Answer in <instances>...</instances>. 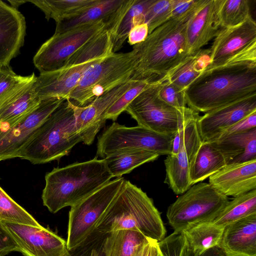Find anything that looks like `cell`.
Segmentation results:
<instances>
[{"mask_svg":"<svg viewBox=\"0 0 256 256\" xmlns=\"http://www.w3.org/2000/svg\"><path fill=\"white\" fill-rule=\"evenodd\" d=\"M184 94L188 108L198 113L256 95V42L222 64L207 68Z\"/></svg>","mask_w":256,"mask_h":256,"instance_id":"obj_1","label":"cell"},{"mask_svg":"<svg viewBox=\"0 0 256 256\" xmlns=\"http://www.w3.org/2000/svg\"><path fill=\"white\" fill-rule=\"evenodd\" d=\"M202 1L187 13L170 18L134 46L138 63L132 79L160 83L191 56L186 52V30Z\"/></svg>","mask_w":256,"mask_h":256,"instance_id":"obj_2","label":"cell"},{"mask_svg":"<svg viewBox=\"0 0 256 256\" xmlns=\"http://www.w3.org/2000/svg\"><path fill=\"white\" fill-rule=\"evenodd\" d=\"M113 178L104 159L74 162L56 168L45 176L42 198L53 214L72 206Z\"/></svg>","mask_w":256,"mask_h":256,"instance_id":"obj_3","label":"cell"},{"mask_svg":"<svg viewBox=\"0 0 256 256\" xmlns=\"http://www.w3.org/2000/svg\"><path fill=\"white\" fill-rule=\"evenodd\" d=\"M120 230L140 232L158 242L166 234L152 200L140 188L125 180L96 231L110 234Z\"/></svg>","mask_w":256,"mask_h":256,"instance_id":"obj_4","label":"cell"},{"mask_svg":"<svg viewBox=\"0 0 256 256\" xmlns=\"http://www.w3.org/2000/svg\"><path fill=\"white\" fill-rule=\"evenodd\" d=\"M81 142L72 102L67 99L39 126L18 158L34 164L48 163L68 155Z\"/></svg>","mask_w":256,"mask_h":256,"instance_id":"obj_5","label":"cell"},{"mask_svg":"<svg viewBox=\"0 0 256 256\" xmlns=\"http://www.w3.org/2000/svg\"><path fill=\"white\" fill-rule=\"evenodd\" d=\"M138 63L133 50L106 56L85 72L68 100L80 106L88 104L97 97L132 79Z\"/></svg>","mask_w":256,"mask_h":256,"instance_id":"obj_6","label":"cell"},{"mask_svg":"<svg viewBox=\"0 0 256 256\" xmlns=\"http://www.w3.org/2000/svg\"><path fill=\"white\" fill-rule=\"evenodd\" d=\"M160 84H152L143 90L125 111L139 126L160 134L175 136L188 120L199 113L187 106L178 109L166 103L159 96Z\"/></svg>","mask_w":256,"mask_h":256,"instance_id":"obj_7","label":"cell"},{"mask_svg":"<svg viewBox=\"0 0 256 256\" xmlns=\"http://www.w3.org/2000/svg\"><path fill=\"white\" fill-rule=\"evenodd\" d=\"M209 183L192 186L168 208L166 218L174 231L182 232L212 221L229 201Z\"/></svg>","mask_w":256,"mask_h":256,"instance_id":"obj_8","label":"cell"},{"mask_svg":"<svg viewBox=\"0 0 256 256\" xmlns=\"http://www.w3.org/2000/svg\"><path fill=\"white\" fill-rule=\"evenodd\" d=\"M124 180L116 178L71 206L66 241L70 252L82 246L96 230Z\"/></svg>","mask_w":256,"mask_h":256,"instance_id":"obj_9","label":"cell"},{"mask_svg":"<svg viewBox=\"0 0 256 256\" xmlns=\"http://www.w3.org/2000/svg\"><path fill=\"white\" fill-rule=\"evenodd\" d=\"M174 136L139 126L127 127L114 122L98 138L96 156L104 159L132 150H148L159 156H168L172 152Z\"/></svg>","mask_w":256,"mask_h":256,"instance_id":"obj_10","label":"cell"},{"mask_svg":"<svg viewBox=\"0 0 256 256\" xmlns=\"http://www.w3.org/2000/svg\"><path fill=\"white\" fill-rule=\"evenodd\" d=\"M106 22L100 20L54 34L44 42L33 58L40 74L64 67L68 59L80 47L102 30Z\"/></svg>","mask_w":256,"mask_h":256,"instance_id":"obj_11","label":"cell"},{"mask_svg":"<svg viewBox=\"0 0 256 256\" xmlns=\"http://www.w3.org/2000/svg\"><path fill=\"white\" fill-rule=\"evenodd\" d=\"M66 100L61 98L42 100L32 111L16 122L0 124V162L19 158L39 126Z\"/></svg>","mask_w":256,"mask_h":256,"instance_id":"obj_12","label":"cell"},{"mask_svg":"<svg viewBox=\"0 0 256 256\" xmlns=\"http://www.w3.org/2000/svg\"><path fill=\"white\" fill-rule=\"evenodd\" d=\"M199 114L188 120L180 130V141L175 154L168 155L164 160V182L176 194H181L192 186L190 170L202 140L198 128Z\"/></svg>","mask_w":256,"mask_h":256,"instance_id":"obj_13","label":"cell"},{"mask_svg":"<svg viewBox=\"0 0 256 256\" xmlns=\"http://www.w3.org/2000/svg\"><path fill=\"white\" fill-rule=\"evenodd\" d=\"M2 222L24 256H72L66 242L49 228Z\"/></svg>","mask_w":256,"mask_h":256,"instance_id":"obj_14","label":"cell"},{"mask_svg":"<svg viewBox=\"0 0 256 256\" xmlns=\"http://www.w3.org/2000/svg\"><path fill=\"white\" fill-rule=\"evenodd\" d=\"M130 79L97 97L88 104L80 106L74 104L76 127L82 142L92 144L106 120L105 114L109 108L136 81Z\"/></svg>","mask_w":256,"mask_h":256,"instance_id":"obj_15","label":"cell"},{"mask_svg":"<svg viewBox=\"0 0 256 256\" xmlns=\"http://www.w3.org/2000/svg\"><path fill=\"white\" fill-rule=\"evenodd\" d=\"M255 42L256 22L252 16L238 26L220 28L209 48L210 64L207 68L222 64Z\"/></svg>","mask_w":256,"mask_h":256,"instance_id":"obj_16","label":"cell"},{"mask_svg":"<svg viewBox=\"0 0 256 256\" xmlns=\"http://www.w3.org/2000/svg\"><path fill=\"white\" fill-rule=\"evenodd\" d=\"M256 111V95L239 100L199 116L198 128L202 142L214 139L222 131Z\"/></svg>","mask_w":256,"mask_h":256,"instance_id":"obj_17","label":"cell"},{"mask_svg":"<svg viewBox=\"0 0 256 256\" xmlns=\"http://www.w3.org/2000/svg\"><path fill=\"white\" fill-rule=\"evenodd\" d=\"M103 58L40 74L34 84L37 96L40 100L51 98L68 99L85 72L91 66Z\"/></svg>","mask_w":256,"mask_h":256,"instance_id":"obj_18","label":"cell"},{"mask_svg":"<svg viewBox=\"0 0 256 256\" xmlns=\"http://www.w3.org/2000/svg\"><path fill=\"white\" fill-rule=\"evenodd\" d=\"M36 76H24L0 96V124H12L32 111L40 100L34 90Z\"/></svg>","mask_w":256,"mask_h":256,"instance_id":"obj_19","label":"cell"},{"mask_svg":"<svg viewBox=\"0 0 256 256\" xmlns=\"http://www.w3.org/2000/svg\"><path fill=\"white\" fill-rule=\"evenodd\" d=\"M208 178L209 184L227 197L256 190V159L228 164Z\"/></svg>","mask_w":256,"mask_h":256,"instance_id":"obj_20","label":"cell"},{"mask_svg":"<svg viewBox=\"0 0 256 256\" xmlns=\"http://www.w3.org/2000/svg\"><path fill=\"white\" fill-rule=\"evenodd\" d=\"M26 24L18 9L0 0V66H8L23 46Z\"/></svg>","mask_w":256,"mask_h":256,"instance_id":"obj_21","label":"cell"},{"mask_svg":"<svg viewBox=\"0 0 256 256\" xmlns=\"http://www.w3.org/2000/svg\"><path fill=\"white\" fill-rule=\"evenodd\" d=\"M218 246L226 256H256V214L226 226Z\"/></svg>","mask_w":256,"mask_h":256,"instance_id":"obj_22","label":"cell"},{"mask_svg":"<svg viewBox=\"0 0 256 256\" xmlns=\"http://www.w3.org/2000/svg\"><path fill=\"white\" fill-rule=\"evenodd\" d=\"M220 28L216 16L215 0H203L187 26V53L192 55L216 36Z\"/></svg>","mask_w":256,"mask_h":256,"instance_id":"obj_23","label":"cell"},{"mask_svg":"<svg viewBox=\"0 0 256 256\" xmlns=\"http://www.w3.org/2000/svg\"><path fill=\"white\" fill-rule=\"evenodd\" d=\"M208 142L223 154L228 159V164L256 159V128Z\"/></svg>","mask_w":256,"mask_h":256,"instance_id":"obj_24","label":"cell"},{"mask_svg":"<svg viewBox=\"0 0 256 256\" xmlns=\"http://www.w3.org/2000/svg\"><path fill=\"white\" fill-rule=\"evenodd\" d=\"M228 162V159L211 142H202L190 168L191 186L206 180Z\"/></svg>","mask_w":256,"mask_h":256,"instance_id":"obj_25","label":"cell"},{"mask_svg":"<svg viewBox=\"0 0 256 256\" xmlns=\"http://www.w3.org/2000/svg\"><path fill=\"white\" fill-rule=\"evenodd\" d=\"M123 2L124 0H98L76 14L56 23L54 34L100 20L106 22Z\"/></svg>","mask_w":256,"mask_h":256,"instance_id":"obj_26","label":"cell"},{"mask_svg":"<svg viewBox=\"0 0 256 256\" xmlns=\"http://www.w3.org/2000/svg\"><path fill=\"white\" fill-rule=\"evenodd\" d=\"M149 239L136 231L118 230L110 233L106 238L102 252L104 256H134Z\"/></svg>","mask_w":256,"mask_h":256,"instance_id":"obj_27","label":"cell"},{"mask_svg":"<svg viewBox=\"0 0 256 256\" xmlns=\"http://www.w3.org/2000/svg\"><path fill=\"white\" fill-rule=\"evenodd\" d=\"M113 52V38L106 24L99 33L87 42L66 61L63 68L104 58Z\"/></svg>","mask_w":256,"mask_h":256,"instance_id":"obj_28","label":"cell"},{"mask_svg":"<svg viewBox=\"0 0 256 256\" xmlns=\"http://www.w3.org/2000/svg\"><path fill=\"white\" fill-rule=\"evenodd\" d=\"M223 230L224 228L210 222H206L194 225L182 232L188 248L194 254L200 255L212 248L218 246Z\"/></svg>","mask_w":256,"mask_h":256,"instance_id":"obj_29","label":"cell"},{"mask_svg":"<svg viewBox=\"0 0 256 256\" xmlns=\"http://www.w3.org/2000/svg\"><path fill=\"white\" fill-rule=\"evenodd\" d=\"M210 64L209 49H201L190 56L172 72L166 80L182 90L186 87L202 74Z\"/></svg>","mask_w":256,"mask_h":256,"instance_id":"obj_30","label":"cell"},{"mask_svg":"<svg viewBox=\"0 0 256 256\" xmlns=\"http://www.w3.org/2000/svg\"><path fill=\"white\" fill-rule=\"evenodd\" d=\"M256 214V190L234 198L210 222L224 228L228 224Z\"/></svg>","mask_w":256,"mask_h":256,"instance_id":"obj_31","label":"cell"},{"mask_svg":"<svg viewBox=\"0 0 256 256\" xmlns=\"http://www.w3.org/2000/svg\"><path fill=\"white\" fill-rule=\"evenodd\" d=\"M148 150H132L118 153L104 158L113 178H120L142 164L152 162L159 157Z\"/></svg>","mask_w":256,"mask_h":256,"instance_id":"obj_32","label":"cell"},{"mask_svg":"<svg viewBox=\"0 0 256 256\" xmlns=\"http://www.w3.org/2000/svg\"><path fill=\"white\" fill-rule=\"evenodd\" d=\"M98 0H31L30 2L40 10L46 18H52L56 24L73 16Z\"/></svg>","mask_w":256,"mask_h":256,"instance_id":"obj_33","label":"cell"},{"mask_svg":"<svg viewBox=\"0 0 256 256\" xmlns=\"http://www.w3.org/2000/svg\"><path fill=\"white\" fill-rule=\"evenodd\" d=\"M155 0H134V2L120 20L113 38V52L121 49L131 29L136 25L144 24L148 8Z\"/></svg>","mask_w":256,"mask_h":256,"instance_id":"obj_34","label":"cell"},{"mask_svg":"<svg viewBox=\"0 0 256 256\" xmlns=\"http://www.w3.org/2000/svg\"><path fill=\"white\" fill-rule=\"evenodd\" d=\"M216 16L220 28L238 26L251 16L248 0H215Z\"/></svg>","mask_w":256,"mask_h":256,"instance_id":"obj_35","label":"cell"},{"mask_svg":"<svg viewBox=\"0 0 256 256\" xmlns=\"http://www.w3.org/2000/svg\"><path fill=\"white\" fill-rule=\"evenodd\" d=\"M0 220L34 226L41 225L0 186Z\"/></svg>","mask_w":256,"mask_h":256,"instance_id":"obj_36","label":"cell"},{"mask_svg":"<svg viewBox=\"0 0 256 256\" xmlns=\"http://www.w3.org/2000/svg\"><path fill=\"white\" fill-rule=\"evenodd\" d=\"M174 2V0H155L148 8L144 18L148 34L172 18Z\"/></svg>","mask_w":256,"mask_h":256,"instance_id":"obj_37","label":"cell"},{"mask_svg":"<svg viewBox=\"0 0 256 256\" xmlns=\"http://www.w3.org/2000/svg\"><path fill=\"white\" fill-rule=\"evenodd\" d=\"M152 84L145 81L136 80V82L116 101L108 110L105 118L113 121L116 120L118 116L124 112L128 105L143 90Z\"/></svg>","mask_w":256,"mask_h":256,"instance_id":"obj_38","label":"cell"},{"mask_svg":"<svg viewBox=\"0 0 256 256\" xmlns=\"http://www.w3.org/2000/svg\"><path fill=\"white\" fill-rule=\"evenodd\" d=\"M158 244L164 256H184L188 246L182 231H174Z\"/></svg>","mask_w":256,"mask_h":256,"instance_id":"obj_39","label":"cell"},{"mask_svg":"<svg viewBox=\"0 0 256 256\" xmlns=\"http://www.w3.org/2000/svg\"><path fill=\"white\" fill-rule=\"evenodd\" d=\"M184 91L168 82L167 80L159 86V96L166 103L176 108L186 107Z\"/></svg>","mask_w":256,"mask_h":256,"instance_id":"obj_40","label":"cell"},{"mask_svg":"<svg viewBox=\"0 0 256 256\" xmlns=\"http://www.w3.org/2000/svg\"><path fill=\"white\" fill-rule=\"evenodd\" d=\"M255 128H256V111L250 114L234 124L227 128L212 140L218 139L231 134L245 132Z\"/></svg>","mask_w":256,"mask_h":256,"instance_id":"obj_41","label":"cell"},{"mask_svg":"<svg viewBox=\"0 0 256 256\" xmlns=\"http://www.w3.org/2000/svg\"><path fill=\"white\" fill-rule=\"evenodd\" d=\"M24 78L16 74L9 66H0V96Z\"/></svg>","mask_w":256,"mask_h":256,"instance_id":"obj_42","label":"cell"},{"mask_svg":"<svg viewBox=\"0 0 256 256\" xmlns=\"http://www.w3.org/2000/svg\"><path fill=\"white\" fill-rule=\"evenodd\" d=\"M13 252H19L18 246L0 220V256Z\"/></svg>","mask_w":256,"mask_h":256,"instance_id":"obj_43","label":"cell"},{"mask_svg":"<svg viewBox=\"0 0 256 256\" xmlns=\"http://www.w3.org/2000/svg\"><path fill=\"white\" fill-rule=\"evenodd\" d=\"M148 34V27L146 24L136 25L129 32L128 42L130 44L134 46L143 42Z\"/></svg>","mask_w":256,"mask_h":256,"instance_id":"obj_44","label":"cell"},{"mask_svg":"<svg viewBox=\"0 0 256 256\" xmlns=\"http://www.w3.org/2000/svg\"><path fill=\"white\" fill-rule=\"evenodd\" d=\"M200 0H174L172 18L184 14L194 8Z\"/></svg>","mask_w":256,"mask_h":256,"instance_id":"obj_45","label":"cell"},{"mask_svg":"<svg viewBox=\"0 0 256 256\" xmlns=\"http://www.w3.org/2000/svg\"><path fill=\"white\" fill-rule=\"evenodd\" d=\"M134 256H164L158 246V242L149 239L134 255Z\"/></svg>","mask_w":256,"mask_h":256,"instance_id":"obj_46","label":"cell"},{"mask_svg":"<svg viewBox=\"0 0 256 256\" xmlns=\"http://www.w3.org/2000/svg\"><path fill=\"white\" fill-rule=\"evenodd\" d=\"M184 256H226L222 250L218 246L212 248L200 255H194L188 248V246L184 254Z\"/></svg>","mask_w":256,"mask_h":256,"instance_id":"obj_47","label":"cell"},{"mask_svg":"<svg viewBox=\"0 0 256 256\" xmlns=\"http://www.w3.org/2000/svg\"><path fill=\"white\" fill-rule=\"evenodd\" d=\"M78 251H77L74 254L72 253V256H90V252L92 248L90 247H85L82 248H78Z\"/></svg>","mask_w":256,"mask_h":256,"instance_id":"obj_48","label":"cell"},{"mask_svg":"<svg viewBox=\"0 0 256 256\" xmlns=\"http://www.w3.org/2000/svg\"><path fill=\"white\" fill-rule=\"evenodd\" d=\"M12 6L17 9L21 4L26 2V0H8Z\"/></svg>","mask_w":256,"mask_h":256,"instance_id":"obj_49","label":"cell"},{"mask_svg":"<svg viewBox=\"0 0 256 256\" xmlns=\"http://www.w3.org/2000/svg\"><path fill=\"white\" fill-rule=\"evenodd\" d=\"M90 256H100V254L96 248H92Z\"/></svg>","mask_w":256,"mask_h":256,"instance_id":"obj_50","label":"cell"}]
</instances>
